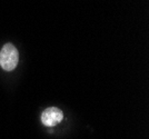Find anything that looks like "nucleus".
I'll return each mask as SVG.
<instances>
[{
  "instance_id": "1",
  "label": "nucleus",
  "mask_w": 149,
  "mask_h": 139,
  "mask_svg": "<svg viewBox=\"0 0 149 139\" xmlns=\"http://www.w3.org/2000/svg\"><path fill=\"white\" fill-rule=\"evenodd\" d=\"M19 63V52L10 42L3 44L0 50V67L5 71H13Z\"/></svg>"
},
{
  "instance_id": "2",
  "label": "nucleus",
  "mask_w": 149,
  "mask_h": 139,
  "mask_svg": "<svg viewBox=\"0 0 149 139\" xmlns=\"http://www.w3.org/2000/svg\"><path fill=\"white\" fill-rule=\"evenodd\" d=\"M63 119L62 111L57 107H49L45 109L41 114V122L44 126L54 127L60 124Z\"/></svg>"
}]
</instances>
